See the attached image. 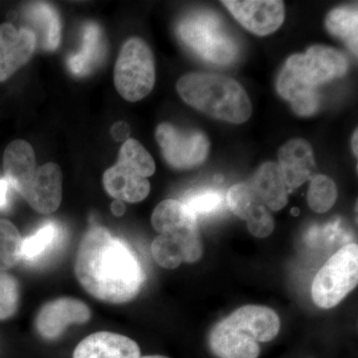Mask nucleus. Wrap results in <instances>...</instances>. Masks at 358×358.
Listing matches in <instances>:
<instances>
[{"label":"nucleus","mask_w":358,"mask_h":358,"mask_svg":"<svg viewBox=\"0 0 358 358\" xmlns=\"http://www.w3.org/2000/svg\"><path fill=\"white\" fill-rule=\"evenodd\" d=\"M227 203L235 215L246 221L265 206L249 182L233 185L228 192Z\"/></svg>","instance_id":"bb28decb"},{"label":"nucleus","mask_w":358,"mask_h":358,"mask_svg":"<svg viewBox=\"0 0 358 358\" xmlns=\"http://www.w3.org/2000/svg\"><path fill=\"white\" fill-rule=\"evenodd\" d=\"M37 40L29 28L0 25V82L6 81L31 59Z\"/></svg>","instance_id":"f8f14e48"},{"label":"nucleus","mask_w":358,"mask_h":358,"mask_svg":"<svg viewBox=\"0 0 358 358\" xmlns=\"http://www.w3.org/2000/svg\"><path fill=\"white\" fill-rule=\"evenodd\" d=\"M152 227L159 235L182 234L197 229V217L183 202L166 199L155 207L152 215Z\"/></svg>","instance_id":"6ab92c4d"},{"label":"nucleus","mask_w":358,"mask_h":358,"mask_svg":"<svg viewBox=\"0 0 358 358\" xmlns=\"http://www.w3.org/2000/svg\"><path fill=\"white\" fill-rule=\"evenodd\" d=\"M112 211L115 216H122L124 211H126V206H124V202L115 200L114 203L112 204Z\"/></svg>","instance_id":"72a5a7b5"},{"label":"nucleus","mask_w":358,"mask_h":358,"mask_svg":"<svg viewBox=\"0 0 358 358\" xmlns=\"http://www.w3.org/2000/svg\"><path fill=\"white\" fill-rule=\"evenodd\" d=\"M36 169V157L29 143L16 140L7 145L3 155V171L11 187L20 192Z\"/></svg>","instance_id":"a211bd4d"},{"label":"nucleus","mask_w":358,"mask_h":358,"mask_svg":"<svg viewBox=\"0 0 358 358\" xmlns=\"http://www.w3.org/2000/svg\"><path fill=\"white\" fill-rule=\"evenodd\" d=\"M176 89L187 105L214 119L242 124L251 117V101L243 87L232 78L190 73L179 79Z\"/></svg>","instance_id":"7ed1b4c3"},{"label":"nucleus","mask_w":358,"mask_h":358,"mask_svg":"<svg viewBox=\"0 0 358 358\" xmlns=\"http://www.w3.org/2000/svg\"><path fill=\"white\" fill-rule=\"evenodd\" d=\"M326 26L329 33L345 42L357 55L358 13L357 6H341L327 14Z\"/></svg>","instance_id":"5701e85b"},{"label":"nucleus","mask_w":358,"mask_h":358,"mask_svg":"<svg viewBox=\"0 0 358 358\" xmlns=\"http://www.w3.org/2000/svg\"><path fill=\"white\" fill-rule=\"evenodd\" d=\"M235 20L259 36L277 31L285 20V4L279 0H225L222 1Z\"/></svg>","instance_id":"9d476101"},{"label":"nucleus","mask_w":358,"mask_h":358,"mask_svg":"<svg viewBox=\"0 0 358 358\" xmlns=\"http://www.w3.org/2000/svg\"><path fill=\"white\" fill-rule=\"evenodd\" d=\"M308 203L317 213L331 210L338 199V187L331 178L317 174L310 178L308 192Z\"/></svg>","instance_id":"393cba45"},{"label":"nucleus","mask_w":358,"mask_h":358,"mask_svg":"<svg viewBox=\"0 0 358 358\" xmlns=\"http://www.w3.org/2000/svg\"><path fill=\"white\" fill-rule=\"evenodd\" d=\"M183 203L197 217L199 215H209L217 212L222 206L223 197L216 190H199L188 195Z\"/></svg>","instance_id":"c756f323"},{"label":"nucleus","mask_w":358,"mask_h":358,"mask_svg":"<svg viewBox=\"0 0 358 358\" xmlns=\"http://www.w3.org/2000/svg\"><path fill=\"white\" fill-rule=\"evenodd\" d=\"M357 129L355 131V134H353L352 136V152L353 154H355V157H357Z\"/></svg>","instance_id":"f704fd0d"},{"label":"nucleus","mask_w":358,"mask_h":358,"mask_svg":"<svg viewBox=\"0 0 358 358\" xmlns=\"http://www.w3.org/2000/svg\"><path fill=\"white\" fill-rule=\"evenodd\" d=\"M358 282V246L345 245L320 268L313 279L312 298L320 308L338 306Z\"/></svg>","instance_id":"423d86ee"},{"label":"nucleus","mask_w":358,"mask_h":358,"mask_svg":"<svg viewBox=\"0 0 358 358\" xmlns=\"http://www.w3.org/2000/svg\"><path fill=\"white\" fill-rule=\"evenodd\" d=\"M279 166L288 189H296L313 176L315 155L310 143L303 138L289 141L279 150Z\"/></svg>","instance_id":"ddd939ff"},{"label":"nucleus","mask_w":358,"mask_h":358,"mask_svg":"<svg viewBox=\"0 0 358 358\" xmlns=\"http://www.w3.org/2000/svg\"><path fill=\"white\" fill-rule=\"evenodd\" d=\"M155 138L164 159L174 169H189L200 166L209 154L210 143L202 131H182L164 122L157 127Z\"/></svg>","instance_id":"0eeeda50"},{"label":"nucleus","mask_w":358,"mask_h":358,"mask_svg":"<svg viewBox=\"0 0 358 358\" xmlns=\"http://www.w3.org/2000/svg\"><path fill=\"white\" fill-rule=\"evenodd\" d=\"M293 211H294L293 212L294 215H298V214L300 213V211H299L298 209H296V208H294Z\"/></svg>","instance_id":"e433bc0d"},{"label":"nucleus","mask_w":358,"mask_h":358,"mask_svg":"<svg viewBox=\"0 0 358 358\" xmlns=\"http://www.w3.org/2000/svg\"><path fill=\"white\" fill-rule=\"evenodd\" d=\"M129 131V129L126 122H117L115 128H113V134H114L117 141H121L122 138H127Z\"/></svg>","instance_id":"473e14b6"},{"label":"nucleus","mask_w":358,"mask_h":358,"mask_svg":"<svg viewBox=\"0 0 358 358\" xmlns=\"http://www.w3.org/2000/svg\"><path fill=\"white\" fill-rule=\"evenodd\" d=\"M179 38L207 62L229 65L238 55V46L215 13L201 11L179 22Z\"/></svg>","instance_id":"20e7f679"},{"label":"nucleus","mask_w":358,"mask_h":358,"mask_svg":"<svg viewBox=\"0 0 358 358\" xmlns=\"http://www.w3.org/2000/svg\"><path fill=\"white\" fill-rule=\"evenodd\" d=\"M285 65L303 83L317 89L320 85L345 76L348 60L336 49L315 45L305 54L292 55Z\"/></svg>","instance_id":"6e6552de"},{"label":"nucleus","mask_w":358,"mask_h":358,"mask_svg":"<svg viewBox=\"0 0 358 358\" xmlns=\"http://www.w3.org/2000/svg\"><path fill=\"white\" fill-rule=\"evenodd\" d=\"M20 305V285L11 275L0 272V320L13 317Z\"/></svg>","instance_id":"c85d7f7f"},{"label":"nucleus","mask_w":358,"mask_h":358,"mask_svg":"<svg viewBox=\"0 0 358 358\" xmlns=\"http://www.w3.org/2000/svg\"><path fill=\"white\" fill-rule=\"evenodd\" d=\"M249 183L262 203L271 210H281L288 203V187L275 162L263 164Z\"/></svg>","instance_id":"f3484780"},{"label":"nucleus","mask_w":358,"mask_h":358,"mask_svg":"<svg viewBox=\"0 0 358 358\" xmlns=\"http://www.w3.org/2000/svg\"><path fill=\"white\" fill-rule=\"evenodd\" d=\"M60 229L57 224H44L34 234L23 240L21 259L33 261L43 255L57 241Z\"/></svg>","instance_id":"cd10ccee"},{"label":"nucleus","mask_w":358,"mask_h":358,"mask_svg":"<svg viewBox=\"0 0 358 358\" xmlns=\"http://www.w3.org/2000/svg\"><path fill=\"white\" fill-rule=\"evenodd\" d=\"M247 226L253 236L266 238L274 231L275 222L267 207L262 206L247 220Z\"/></svg>","instance_id":"7c9ffc66"},{"label":"nucleus","mask_w":358,"mask_h":358,"mask_svg":"<svg viewBox=\"0 0 358 358\" xmlns=\"http://www.w3.org/2000/svg\"><path fill=\"white\" fill-rule=\"evenodd\" d=\"M23 239L16 226L0 218V272L13 268L21 260Z\"/></svg>","instance_id":"b1692460"},{"label":"nucleus","mask_w":358,"mask_h":358,"mask_svg":"<svg viewBox=\"0 0 358 358\" xmlns=\"http://www.w3.org/2000/svg\"><path fill=\"white\" fill-rule=\"evenodd\" d=\"M91 317V310L84 301L64 296L42 306L35 317V329L42 338L54 341L70 326L87 324Z\"/></svg>","instance_id":"1a4fd4ad"},{"label":"nucleus","mask_w":358,"mask_h":358,"mask_svg":"<svg viewBox=\"0 0 358 358\" xmlns=\"http://www.w3.org/2000/svg\"><path fill=\"white\" fill-rule=\"evenodd\" d=\"M141 358H169V357H162V355H148V357H141Z\"/></svg>","instance_id":"c9c22d12"},{"label":"nucleus","mask_w":358,"mask_h":358,"mask_svg":"<svg viewBox=\"0 0 358 358\" xmlns=\"http://www.w3.org/2000/svg\"><path fill=\"white\" fill-rule=\"evenodd\" d=\"M105 53L102 30L96 23L89 22L83 29L81 50L71 56L68 67L75 76H87L103 61Z\"/></svg>","instance_id":"aec40b11"},{"label":"nucleus","mask_w":358,"mask_h":358,"mask_svg":"<svg viewBox=\"0 0 358 358\" xmlns=\"http://www.w3.org/2000/svg\"><path fill=\"white\" fill-rule=\"evenodd\" d=\"M63 174L60 166L48 162L37 166L20 195L32 209L41 214L57 210L62 202Z\"/></svg>","instance_id":"9b49d317"},{"label":"nucleus","mask_w":358,"mask_h":358,"mask_svg":"<svg viewBox=\"0 0 358 358\" xmlns=\"http://www.w3.org/2000/svg\"><path fill=\"white\" fill-rule=\"evenodd\" d=\"M74 270L87 293L109 303L134 300L145 280L131 247L101 226H93L85 233L78 247Z\"/></svg>","instance_id":"f257e3e1"},{"label":"nucleus","mask_w":358,"mask_h":358,"mask_svg":"<svg viewBox=\"0 0 358 358\" xmlns=\"http://www.w3.org/2000/svg\"><path fill=\"white\" fill-rule=\"evenodd\" d=\"M25 14L34 27L31 31L37 44L45 50H56L61 40V21L57 11L47 3H33L27 6Z\"/></svg>","instance_id":"412c9836"},{"label":"nucleus","mask_w":358,"mask_h":358,"mask_svg":"<svg viewBox=\"0 0 358 358\" xmlns=\"http://www.w3.org/2000/svg\"><path fill=\"white\" fill-rule=\"evenodd\" d=\"M73 358H141L140 346L122 334L99 331L85 338Z\"/></svg>","instance_id":"4468645a"},{"label":"nucleus","mask_w":358,"mask_h":358,"mask_svg":"<svg viewBox=\"0 0 358 358\" xmlns=\"http://www.w3.org/2000/svg\"><path fill=\"white\" fill-rule=\"evenodd\" d=\"M197 237H199V231L183 234L159 235L152 244V254L155 262L164 268H178L183 263L186 247Z\"/></svg>","instance_id":"4be33fe9"},{"label":"nucleus","mask_w":358,"mask_h":358,"mask_svg":"<svg viewBox=\"0 0 358 358\" xmlns=\"http://www.w3.org/2000/svg\"><path fill=\"white\" fill-rule=\"evenodd\" d=\"M10 188V183L6 178H0V210H4L8 207Z\"/></svg>","instance_id":"2f4dec72"},{"label":"nucleus","mask_w":358,"mask_h":358,"mask_svg":"<svg viewBox=\"0 0 358 358\" xmlns=\"http://www.w3.org/2000/svg\"><path fill=\"white\" fill-rule=\"evenodd\" d=\"M103 183L110 196L129 203L143 201L150 192V183L148 178L120 162L105 171Z\"/></svg>","instance_id":"2eb2a0df"},{"label":"nucleus","mask_w":358,"mask_h":358,"mask_svg":"<svg viewBox=\"0 0 358 358\" xmlns=\"http://www.w3.org/2000/svg\"><path fill=\"white\" fill-rule=\"evenodd\" d=\"M114 81L120 95L129 102L143 100L152 91L155 57L143 39L133 37L122 45L115 62Z\"/></svg>","instance_id":"39448f33"},{"label":"nucleus","mask_w":358,"mask_h":358,"mask_svg":"<svg viewBox=\"0 0 358 358\" xmlns=\"http://www.w3.org/2000/svg\"><path fill=\"white\" fill-rule=\"evenodd\" d=\"M280 329L281 320L272 308L244 306L214 326L209 346L218 358H258L259 343L273 341Z\"/></svg>","instance_id":"f03ea898"},{"label":"nucleus","mask_w":358,"mask_h":358,"mask_svg":"<svg viewBox=\"0 0 358 358\" xmlns=\"http://www.w3.org/2000/svg\"><path fill=\"white\" fill-rule=\"evenodd\" d=\"M134 169L143 178L152 176L155 171V160L140 141L128 138L122 143L117 162Z\"/></svg>","instance_id":"a878e982"},{"label":"nucleus","mask_w":358,"mask_h":358,"mask_svg":"<svg viewBox=\"0 0 358 358\" xmlns=\"http://www.w3.org/2000/svg\"><path fill=\"white\" fill-rule=\"evenodd\" d=\"M277 90L282 98L291 103L296 115L310 117L319 110L320 98L317 89L303 83L286 65L278 77Z\"/></svg>","instance_id":"dca6fc26"}]
</instances>
